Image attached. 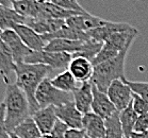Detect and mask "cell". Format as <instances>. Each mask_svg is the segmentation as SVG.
Listing matches in <instances>:
<instances>
[{"instance_id": "obj_7", "label": "cell", "mask_w": 148, "mask_h": 138, "mask_svg": "<svg viewBox=\"0 0 148 138\" xmlns=\"http://www.w3.org/2000/svg\"><path fill=\"white\" fill-rule=\"evenodd\" d=\"M0 38L4 41V44L10 48L11 52L13 54V58L16 64L25 63V60L28 55H30L33 51L24 44V41L20 39L18 34L14 30L2 31Z\"/></svg>"}, {"instance_id": "obj_14", "label": "cell", "mask_w": 148, "mask_h": 138, "mask_svg": "<svg viewBox=\"0 0 148 138\" xmlns=\"http://www.w3.org/2000/svg\"><path fill=\"white\" fill-rule=\"evenodd\" d=\"M109 20L102 19L100 17L93 16L90 13L76 15V16L69 17L68 19H66V24L67 26L83 31V32H86V33L88 31L93 30V29L102 27V26L107 24Z\"/></svg>"}, {"instance_id": "obj_29", "label": "cell", "mask_w": 148, "mask_h": 138, "mask_svg": "<svg viewBox=\"0 0 148 138\" xmlns=\"http://www.w3.org/2000/svg\"><path fill=\"white\" fill-rule=\"evenodd\" d=\"M125 82L130 86L134 94L141 96L146 101H148V82L128 81L127 79H125Z\"/></svg>"}, {"instance_id": "obj_31", "label": "cell", "mask_w": 148, "mask_h": 138, "mask_svg": "<svg viewBox=\"0 0 148 138\" xmlns=\"http://www.w3.org/2000/svg\"><path fill=\"white\" fill-rule=\"evenodd\" d=\"M132 107L138 115H143L148 113V101H146L144 98L133 92L132 98Z\"/></svg>"}, {"instance_id": "obj_26", "label": "cell", "mask_w": 148, "mask_h": 138, "mask_svg": "<svg viewBox=\"0 0 148 138\" xmlns=\"http://www.w3.org/2000/svg\"><path fill=\"white\" fill-rule=\"evenodd\" d=\"M138 115L135 113V111L132 107V102L129 104L128 107L125 108L124 111H119V119H121L125 137H130V135L134 128L135 122L138 120Z\"/></svg>"}, {"instance_id": "obj_2", "label": "cell", "mask_w": 148, "mask_h": 138, "mask_svg": "<svg viewBox=\"0 0 148 138\" xmlns=\"http://www.w3.org/2000/svg\"><path fill=\"white\" fill-rule=\"evenodd\" d=\"M3 104L5 106V125L10 133L28 118L32 117L27 96L15 83L7 84Z\"/></svg>"}, {"instance_id": "obj_41", "label": "cell", "mask_w": 148, "mask_h": 138, "mask_svg": "<svg viewBox=\"0 0 148 138\" xmlns=\"http://www.w3.org/2000/svg\"></svg>"}, {"instance_id": "obj_3", "label": "cell", "mask_w": 148, "mask_h": 138, "mask_svg": "<svg viewBox=\"0 0 148 138\" xmlns=\"http://www.w3.org/2000/svg\"><path fill=\"white\" fill-rule=\"evenodd\" d=\"M131 46L125 48L117 56L94 66V73L91 79L95 87L102 92H107L112 82L125 77V62Z\"/></svg>"}, {"instance_id": "obj_30", "label": "cell", "mask_w": 148, "mask_h": 138, "mask_svg": "<svg viewBox=\"0 0 148 138\" xmlns=\"http://www.w3.org/2000/svg\"><path fill=\"white\" fill-rule=\"evenodd\" d=\"M68 130H69V128L67 125L58 119L57 123L54 124L53 128L51 130L50 133L43 135L42 138H65Z\"/></svg>"}, {"instance_id": "obj_18", "label": "cell", "mask_w": 148, "mask_h": 138, "mask_svg": "<svg viewBox=\"0 0 148 138\" xmlns=\"http://www.w3.org/2000/svg\"><path fill=\"white\" fill-rule=\"evenodd\" d=\"M134 27L130 26L129 24L126 22H113V21H109L107 24H104L102 27L96 28L93 30L88 31V36L98 41H102L103 43L110 35L117 32H124V31L132 30Z\"/></svg>"}, {"instance_id": "obj_27", "label": "cell", "mask_w": 148, "mask_h": 138, "mask_svg": "<svg viewBox=\"0 0 148 138\" xmlns=\"http://www.w3.org/2000/svg\"><path fill=\"white\" fill-rule=\"evenodd\" d=\"M106 137L104 138H125L123 126L119 119V111H116L111 117L104 120Z\"/></svg>"}, {"instance_id": "obj_13", "label": "cell", "mask_w": 148, "mask_h": 138, "mask_svg": "<svg viewBox=\"0 0 148 138\" xmlns=\"http://www.w3.org/2000/svg\"><path fill=\"white\" fill-rule=\"evenodd\" d=\"M82 130L88 138H104L106 137V124L104 119L93 111L83 115Z\"/></svg>"}, {"instance_id": "obj_20", "label": "cell", "mask_w": 148, "mask_h": 138, "mask_svg": "<svg viewBox=\"0 0 148 138\" xmlns=\"http://www.w3.org/2000/svg\"><path fill=\"white\" fill-rule=\"evenodd\" d=\"M42 37L44 38V41L46 43L52 41V39H57V38H65V39L81 41H86L88 39H91V37L88 36V34L86 32L71 28L69 26H67V24L64 26L63 28H61L60 30H58L57 32H53V33L50 34H45V35H42Z\"/></svg>"}, {"instance_id": "obj_4", "label": "cell", "mask_w": 148, "mask_h": 138, "mask_svg": "<svg viewBox=\"0 0 148 138\" xmlns=\"http://www.w3.org/2000/svg\"><path fill=\"white\" fill-rule=\"evenodd\" d=\"M35 99L40 108L47 106H60L67 102L74 101L73 94L62 91L54 87L51 83V79L46 77L37 87L35 92Z\"/></svg>"}, {"instance_id": "obj_39", "label": "cell", "mask_w": 148, "mask_h": 138, "mask_svg": "<svg viewBox=\"0 0 148 138\" xmlns=\"http://www.w3.org/2000/svg\"><path fill=\"white\" fill-rule=\"evenodd\" d=\"M1 33H2V31H1V30H0V35H1Z\"/></svg>"}, {"instance_id": "obj_21", "label": "cell", "mask_w": 148, "mask_h": 138, "mask_svg": "<svg viewBox=\"0 0 148 138\" xmlns=\"http://www.w3.org/2000/svg\"><path fill=\"white\" fill-rule=\"evenodd\" d=\"M84 41H71L65 38H57L48 41L44 50L48 52H66V53L74 54L81 50Z\"/></svg>"}, {"instance_id": "obj_12", "label": "cell", "mask_w": 148, "mask_h": 138, "mask_svg": "<svg viewBox=\"0 0 148 138\" xmlns=\"http://www.w3.org/2000/svg\"><path fill=\"white\" fill-rule=\"evenodd\" d=\"M67 70L74 75L77 82L83 83V82L91 81L94 73V65L92 61L85 57L76 56L73 57Z\"/></svg>"}, {"instance_id": "obj_33", "label": "cell", "mask_w": 148, "mask_h": 138, "mask_svg": "<svg viewBox=\"0 0 148 138\" xmlns=\"http://www.w3.org/2000/svg\"><path fill=\"white\" fill-rule=\"evenodd\" d=\"M0 138H11L10 132L5 125V106L0 103Z\"/></svg>"}, {"instance_id": "obj_28", "label": "cell", "mask_w": 148, "mask_h": 138, "mask_svg": "<svg viewBox=\"0 0 148 138\" xmlns=\"http://www.w3.org/2000/svg\"><path fill=\"white\" fill-rule=\"evenodd\" d=\"M102 46H103V43H102V41H95V39L91 38V39H88V41H84L83 46L81 48V50L78 51V52H76V53H74V54H71V56L85 57V58H88L90 61H93L95 57H96V55L100 52Z\"/></svg>"}, {"instance_id": "obj_24", "label": "cell", "mask_w": 148, "mask_h": 138, "mask_svg": "<svg viewBox=\"0 0 148 138\" xmlns=\"http://www.w3.org/2000/svg\"><path fill=\"white\" fill-rule=\"evenodd\" d=\"M51 83L58 89H60L62 91H66V92H71V94H73L79 86L77 80L68 70L63 71L60 74L52 77Z\"/></svg>"}, {"instance_id": "obj_25", "label": "cell", "mask_w": 148, "mask_h": 138, "mask_svg": "<svg viewBox=\"0 0 148 138\" xmlns=\"http://www.w3.org/2000/svg\"><path fill=\"white\" fill-rule=\"evenodd\" d=\"M18 138H42L43 134L40 133V128L36 125L33 118L30 117L20 123L17 128L12 132Z\"/></svg>"}, {"instance_id": "obj_34", "label": "cell", "mask_w": 148, "mask_h": 138, "mask_svg": "<svg viewBox=\"0 0 148 138\" xmlns=\"http://www.w3.org/2000/svg\"><path fill=\"white\" fill-rule=\"evenodd\" d=\"M146 131H148V113L138 115V120L135 122L134 128H133V132H136V133H143Z\"/></svg>"}, {"instance_id": "obj_35", "label": "cell", "mask_w": 148, "mask_h": 138, "mask_svg": "<svg viewBox=\"0 0 148 138\" xmlns=\"http://www.w3.org/2000/svg\"><path fill=\"white\" fill-rule=\"evenodd\" d=\"M65 138H88L86 135L84 133V131L81 130H77V128H69L66 133Z\"/></svg>"}, {"instance_id": "obj_36", "label": "cell", "mask_w": 148, "mask_h": 138, "mask_svg": "<svg viewBox=\"0 0 148 138\" xmlns=\"http://www.w3.org/2000/svg\"><path fill=\"white\" fill-rule=\"evenodd\" d=\"M129 138H148V131L143 132V133H136V132H132Z\"/></svg>"}, {"instance_id": "obj_15", "label": "cell", "mask_w": 148, "mask_h": 138, "mask_svg": "<svg viewBox=\"0 0 148 138\" xmlns=\"http://www.w3.org/2000/svg\"><path fill=\"white\" fill-rule=\"evenodd\" d=\"M16 70V63L13 58V54L10 48L0 38V74L5 84H11L13 74Z\"/></svg>"}, {"instance_id": "obj_10", "label": "cell", "mask_w": 148, "mask_h": 138, "mask_svg": "<svg viewBox=\"0 0 148 138\" xmlns=\"http://www.w3.org/2000/svg\"><path fill=\"white\" fill-rule=\"evenodd\" d=\"M13 30L18 34L20 39L24 41V44L30 48L32 51L44 50L47 45L40 34H38L36 31H34L32 28H30L26 24H17Z\"/></svg>"}, {"instance_id": "obj_23", "label": "cell", "mask_w": 148, "mask_h": 138, "mask_svg": "<svg viewBox=\"0 0 148 138\" xmlns=\"http://www.w3.org/2000/svg\"><path fill=\"white\" fill-rule=\"evenodd\" d=\"M13 9L26 19L37 18L40 15V3L37 0H16L13 3Z\"/></svg>"}, {"instance_id": "obj_19", "label": "cell", "mask_w": 148, "mask_h": 138, "mask_svg": "<svg viewBox=\"0 0 148 138\" xmlns=\"http://www.w3.org/2000/svg\"><path fill=\"white\" fill-rule=\"evenodd\" d=\"M88 12H78V11H71L66 10L64 7H61L57 4L49 3H40V15L37 18H51V19H63L66 20L69 17L81 15V14H86Z\"/></svg>"}, {"instance_id": "obj_32", "label": "cell", "mask_w": 148, "mask_h": 138, "mask_svg": "<svg viewBox=\"0 0 148 138\" xmlns=\"http://www.w3.org/2000/svg\"><path fill=\"white\" fill-rule=\"evenodd\" d=\"M51 3L57 4L61 7H64L66 10L78 11V12H86L83 7H81L78 0H51Z\"/></svg>"}, {"instance_id": "obj_1", "label": "cell", "mask_w": 148, "mask_h": 138, "mask_svg": "<svg viewBox=\"0 0 148 138\" xmlns=\"http://www.w3.org/2000/svg\"><path fill=\"white\" fill-rule=\"evenodd\" d=\"M52 70H53L52 68L44 64H28V63L16 64L15 84L27 96L32 115L40 109V106L35 99L37 87Z\"/></svg>"}, {"instance_id": "obj_16", "label": "cell", "mask_w": 148, "mask_h": 138, "mask_svg": "<svg viewBox=\"0 0 148 138\" xmlns=\"http://www.w3.org/2000/svg\"><path fill=\"white\" fill-rule=\"evenodd\" d=\"M32 118L40 128V133L43 135L48 134L50 133L58 121L56 106H47L44 108H40L32 115Z\"/></svg>"}, {"instance_id": "obj_9", "label": "cell", "mask_w": 148, "mask_h": 138, "mask_svg": "<svg viewBox=\"0 0 148 138\" xmlns=\"http://www.w3.org/2000/svg\"><path fill=\"white\" fill-rule=\"evenodd\" d=\"M93 84V83H92ZM93 103H92V111L96 115L100 116L102 119H108L111 117L112 115L115 114L117 111V108L115 107V105L112 103L110 98L108 97L107 92H102L99 89L95 87L93 85Z\"/></svg>"}, {"instance_id": "obj_37", "label": "cell", "mask_w": 148, "mask_h": 138, "mask_svg": "<svg viewBox=\"0 0 148 138\" xmlns=\"http://www.w3.org/2000/svg\"><path fill=\"white\" fill-rule=\"evenodd\" d=\"M37 1H38V2H40V3H49V2H50L51 0H37Z\"/></svg>"}, {"instance_id": "obj_22", "label": "cell", "mask_w": 148, "mask_h": 138, "mask_svg": "<svg viewBox=\"0 0 148 138\" xmlns=\"http://www.w3.org/2000/svg\"><path fill=\"white\" fill-rule=\"evenodd\" d=\"M26 22V18L17 13L13 7L0 5V30H13L17 24Z\"/></svg>"}, {"instance_id": "obj_40", "label": "cell", "mask_w": 148, "mask_h": 138, "mask_svg": "<svg viewBox=\"0 0 148 138\" xmlns=\"http://www.w3.org/2000/svg\"><path fill=\"white\" fill-rule=\"evenodd\" d=\"M125 138H128V137H125Z\"/></svg>"}, {"instance_id": "obj_11", "label": "cell", "mask_w": 148, "mask_h": 138, "mask_svg": "<svg viewBox=\"0 0 148 138\" xmlns=\"http://www.w3.org/2000/svg\"><path fill=\"white\" fill-rule=\"evenodd\" d=\"M74 103L76 107L82 113L86 114L92 111V103L94 99L93 94V84L91 81L80 83L77 89L73 92Z\"/></svg>"}, {"instance_id": "obj_6", "label": "cell", "mask_w": 148, "mask_h": 138, "mask_svg": "<svg viewBox=\"0 0 148 138\" xmlns=\"http://www.w3.org/2000/svg\"><path fill=\"white\" fill-rule=\"evenodd\" d=\"M126 77H121L113 81L109 86L107 94L110 98L112 103L115 105L118 111H124L132 102L133 91L126 82Z\"/></svg>"}, {"instance_id": "obj_17", "label": "cell", "mask_w": 148, "mask_h": 138, "mask_svg": "<svg viewBox=\"0 0 148 138\" xmlns=\"http://www.w3.org/2000/svg\"><path fill=\"white\" fill-rule=\"evenodd\" d=\"M25 24L32 28L40 35L57 32L61 28L66 26V20L63 19H51V18H28Z\"/></svg>"}, {"instance_id": "obj_5", "label": "cell", "mask_w": 148, "mask_h": 138, "mask_svg": "<svg viewBox=\"0 0 148 138\" xmlns=\"http://www.w3.org/2000/svg\"><path fill=\"white\" fill-rule=\"evenodd\" d=\"M73 56L66 52H48V51H33L25 60L28 64H44L52 69H66L71 64Z\"/></svg>"}, {"instance_id": "obj_38", "label": "cell", "mask_w": 148, "mask_h": 138, "mask_svg": "<svg viewBox=\"0 0 148 138\" xmlns=\"http://www.w3.org/2000/svg\"><path fill=\"white\" fill-rule=\"evenodd\" d=\"M10 135H11V138H18L17 136H15V135H14L13 133H10Z\"/></svg>"}, {"instance_id": "obj_8", "label": "cell", "mask_w": 148, "mask_h": 138, "mask_svg": "<svg viewBox=\"0 0 148 138\" xmlns=\"http://www.w3.org/2000/svg\"><path fill=\"white\" fill-rule=\"evenodd\" d=\"M56 114L58 119L65 123L69 128H77V130L82 128L83 114L76 107L74 101L57 106Z\"/></svg>"}]
</instances>
